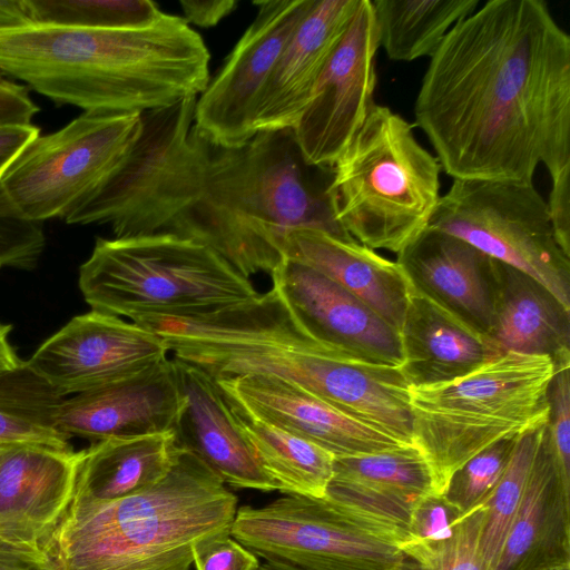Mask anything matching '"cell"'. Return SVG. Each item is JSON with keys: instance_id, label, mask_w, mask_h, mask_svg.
Segmentation results:
<instances>
[{"instance_id": "obj_1", "label": "cell", "mask_w": 570, "mask_h": 570, "mask_svg": "<svg viewBox=\"0 0 570 570\" xmlns=\"http://www.w3.org/2000/svg\"><path fill=\"white\" fill-rule=\"evenodd\" d=\"M197 97L141 114L142 130L115 175L69 214L114 237L170 234L207 245L238 272L272 275L284 258L275 236L296 227L353 239L298 148L294 129L257 131L225 147L194 126Z\"/></svg>"}, {"instance_id": "obj_2", "label": "cell", "mask_w": 570, "mask_h": 570, "mask_svg": "<svg viewBox=\"0 0 570 570\" xmlns=\"http://www.w3.org/2000/svg\"><path fill=\"white\" fill-rule=\"evenodd\" d=\"M414 125L460 180L570 167V37L542 0H490L430 58Z\"/></svg>"}, {"instance_id": "obj_3", "label": "cell", "mask_w": 570, "mask_h": 570, "mask_svg": "<svg viewBox=\"0 0 570 570\" xmlns=\"http://www.w3.org/2000/svg\"><path fill=\"white\" fill-rule=\"evenodd\" d=\"M209 60L200 35L163 11L126 29L0 28V73L83 112L141 115L198 97L210 79Z\"/></svg>"}, {"instance_id": "obj_4", "label": "cell", "mask_w": 570, "mask_h": 570, "mask_svg": "<svg viewBox=\"0 0 570 570\" xmlns=\"http://www.w3.org/2000/svg\"><path fill=\"white\" fill-rule=\"evenodd\" d=\"M237 497L180 448L168 474L144 492L71 502L43 544L58 570H189L200 541L229 531Z\"/></svg>"}, {"instance_id": "obj_5", "label": "cell", "mask_w": 570, "mask_h": 570, "mask_svg": "<svg viewBox=\"0 0 570 570\" xmlns=\"http://www.w3.org/2000/svg\"><path fill=\"white\" fill-rule=\"evenodd\" d=\"M331 169L326 194L337 224L396 256L429 227L442 196L436 156L412 124L376 104Z\"/></svg>"}, {"instance_id": "obj_6", "label": "cell", "mask_w": 570, "mask_h": 570, "mask_svg": "<svg viewBox=\"0 0 570 570\" xmlns=\"http://www.w3.org/2000/svg\"><path fill=\"white\" fill-rule=\"evenodd\" d=\"M556 371L548 355L507 352L452 381L410 386L412 443L438 493L485 448L548 423Z\"/></svg>"}, {"instance_id": "obj_7", "label": "cell", "mask_w": 570, "mask_h": 570, "mask_svg": "<svg viewBox=\"0 0 570 570\" xmlns=\"http://www.w3.org/2000/svg\"><path fill=\"white\" fill-rule=\"evenodd\" d=\"M78 285L91 309L129 320L215 311L259 294L215 249L170 234L98 237Z\"/></svg>"}, {"instance_id": "obj_8", "label": "cell", "mask_w": 570, "mask_h": 570, "mask_svg": "<svg viewBox=\"0 0 570 570\" xmlns=\"http://www.w3.org/2000/svg\"><path fill=\"white\" fill-rule=\"evenodd\" d=\"M229 533L266 562L292 570H405L406 534L330 498L284 494L237 509Z\"/></svg>"}, {"instance_id": "obj_9", "label": "cell", "mask_w": 570, "mask_h": 570, "mask_svg": "<svg viewBox=\"0 0 570 570\" xmlns=\"http://www.w3.org/2000/svg\"><path fill=\"white\" fill-rule=\"evenodd\" d=\"M141 130L139 114L82 112L38 135L0 179V218L65 220L115 175Z\"/></svg>"}, {"instance_id": "obj_10", "label": "cell", "mask_w": 570, "mask_h": 570, "mask_svg": "<svg viewBox=\"0 0 570 570\" xmlns=\"http://www.w3.org/2000/svg\"><path fill=\"white\" fill-rule=\"evenodd\" d=\"M429 228L531 276L570 309V255L559 245L533 181L454 179Z\"/></svg>"}, {"instance_id": "obj_11", "label": "cell", "mask_w": 570, "mask_h": 570, "mask_svg": "<svg viewBox=\"0 0 570 570\" xmlns=\"http://www.w3.org/2000/svg\"><path fill=\"white\" fill-rule=\"evenodd\" d=\"M314 1H254L258 8L255 19L197 97L194 126L205 138L237 147L256 135L254 120L262 90Z\"/></svg>"}, {"instance_id": "obj_12", "label": "cell", "mask_w": 570, "mask_h": 570, "mask_svg": "<svg viewBox=\"0 0 570 570\" xmlns=\"http://www.w3.org/2000/svg\"><path fill=\"white\" fill-rule=\"evenodd\" d=\"M379 48L372 1L360 0L293 128L308 166L332 168L374 107Z\"/></svg>"}, {"instance_id": "obj_13", "label": "cell", "mask_w": 570, "mask_h": 570, "mask_svg": "<svg viewBox=\"0 0 570 570\" xmlns=\"http://www.w3.org/2000/svg\"><path fill=\"white\" fill-rule=\"evenodd\" d=\"M164 341L119 316L91 309L48 337L26 365L61 396L101 389L168 358Z\"/></svg>"}, {"instance_id": "obj_14", "label": "cell", "mask_w": 570, "mask_h": 570, "mask_svg": "<svg viewBox=\"0 0 570 570\" xmlns=\"http://www.w3.org/2000/svg\"><path fill=\"white\" fill-rule=\"evenodd\" d=\"M271 277L295 317L316 340L364 360L402 364L399 332L328 277L285 258Z\"/></svg>"}, {"instance_id": "obj_15", "label": "cell", "mask_w": 570, "mask_h": 570, "mask_svg": "<svg viewBox=\"0 0 570 570\" xmlns=\"http://www.w3.org/2000/svg\"><path fill=\"white\" fill-rule=\"evenodd\" d=\"M185 405L171 358L121 382L67 396L56 425L91 442L174 431Z\"/></svg>"}, {"instance_id": "obj_16", "label": "cell", "mask_w": 570, "mask_h": 570, "mask_svg": "<svg viewBox=\"0 0 570 570\" xmlns=\"http://www.w3.org/2000/svg\"><path fill=\"white\" fill-rule=\"evenodd\" d=\"M215 381L230 407L283 428L335 458L407 445L355 421L316 395L283 380L244 374Z\"/></svg>"}, {"instance_id": "obj_17", "label": "cell", "mask_w": 570, "mask_h": 570, "mask_svg": "<svg viewBox=\"0 0 570 570\" xmlns=\"http://www.w3.org/2000/svg\"><path fill=\"white\" fill-rule=\"evenodd\" d=\"M81 450L0 445V538L41 546L75 494Z\"/></svg>"}, {"instance_id": "obj_18", "label": "cell", "mask_w": 570, "mask_h": 570, "mask_svg": "<svg viewBox=\"0 0 570 570\" xmlns=\"http://www.w3.org/2000/svg\"><path fill=\"white\" fill-rule=\"evenodd\" d=\"M171 361L185 397L174 430L178 446L195 454L225 484L281 491L262 468L216 381L195 365Z\"/></svg>"}, {"instance_id": "obj_19", "label": "cell", "mask_w": 570, "mask_h": 570, "mask_svg": "<svg viewBox=\"0 0 570 570\" xmlns=\"http://www.w3.org/2000/svg\"><path fill=\"white\" fill-rule=\"evenodd\" d=\"M274 246L283 258L317 271L355 295L400 334L411 283L396 261L354 239L311 227L283 232Z\"/></svg>"}, {"instance_id": "obj_20", "label": "cell", "mask_w": 570, "mask_h": 570, "mask_svg": "<svg viewBox=\"0 0 570 570\" xmlns=\"http://www.w3.org/2000/svg\"><path fill=\"white\" fill-rule=\"evenodd\" d=\"M360 0H315L282 51L256 109L255 131L294 128Z\"/></svg>"}, {"instance_id": "obj_21", "label": "cell", "mask_w": 570, "mask_h": 570, "mask_svg": "<svg viewBox=\"0 0 570 570\" xmlns=\"http://www.w3.org/2000/svg\"><path fill=\"white\" fill-rule=\"evenodd\" d=\"M396 262L414 287L489 336L495 259L459 237L428 227Z\"/></svg>"}, {"instance_id": "obj_22", "label": "cell", "mask_w": 570, "mask_h": 570, "mask_svg": "<svg viewBox=\"0 0 570 570\" xmlns=\"http://www.w3.org/2000/svg\"><path fill=\"white\" fill-rule=\"evenodd\" d=\"M400 340V368L410 386L452 381L504 354L491 337L412 283Z\"/></svg>"}, {"instance_id": "obj_23", "label": "cell", "mask_w": 570, "mask_h": 570, "mask_svg": "<svg viewBox=\"0 0 570 570\" xmlns=\"http://www.w3.org/2000/svg\"><path fill=\"white\" fill-rule=\"evenodd\" d=\"M563 567H570V491L559 476L546 424L494 570Z\"/></svg>"}, {"instance_id": "obj_24", "label": "cell", "mask_w": 570, "mask_h": 570, "mask_svg": "<svg viewBox=\"0 0 570 570\" xmlns=\"http://www.w3.org/2000/svg\"><path fill=\"white\" fill-rule=\"evenodd\" d=\"M430 493H438L431 469L420 450L407 444L334 458L325 497L371 513L406 534L412 509Z\"/></svg>"}, {"instance_id": "obj_25", "label": "cell", "mask_w": 570, "mask_h": 570, "mask_svg": "<svg viewBox=\"0 0 570 570\" xmlns=\"http://www.w3.org/2000/svg\"><path fill=\"white\" fill-rule=\"evenodd\" d=\"M489 333L502 353L570 357V309L531 276L495 261Z\"/></svg>"}, {"instance_id": "obj_26", "label": "cell", "mask_w": 570, "mask_h": 570, "mask_svg": "<svg viewBox=\"0 0 570 570\" xmlns=\"http://www.w3.org/2000/svg\"><path fill=\"white\" fill-rule=\"evenodd\" d=\"M179 451L174 431L91 442L81 450L71 502L104 503L149 490L168 474Z\"/></svg>"}, {"instance_id": "obj_27", "label": "cell", "mask_w": 570, "mask_h": 570, "mask_svg": "<svg viewBox=\"0 0 570 570\" xmlns=\"http://www.w3.org/2000/svg\"><path fill=\"white\" fill-rule=\"evenodd\" d=\"M230 409L262 468L282 493L325 497L333 475L332 453L283 428Z\"/></svg>"}, {"instance_id": "obj_28", "label": "cell", "mask_w": 570, "mask_h": 570, "mask_svg": "<svg viewBox=\"0 0 570 570\" xmlns=\"http://www.w3.org/2000/svg\"><path fill=\"white\" fill-rule=\"evenodd\" d=\"M479 4V0H374L379 46L394 61L431 58L448 32Z\"/></svg>"}, {"instance_id": "obj_29", "label": "cell", "mask_w": 570, "mask_h": 570, "mask_svg": "<svg viewBox=\"0 0 570 570\" xmlns=\"http://www.w3.org/2000/svg\"><path fill=\"white\" fill-rule=\"evenodd\" d=\"M65 396L57 393L23 361L0 376V445L40 444L72 449L69 436L56 425L57 410Z\"/></svg>"}, {"instance_id": "obj_30", "label": "cell", "mask_w": 570, "mask_h": 570, "mask_svg": "<svg viewBox=\"0 0 570 570\" xmlns=\"http://www.w3.org/2000/svg\"><path fill=\"white\" fill-rule=\"evenodd\" d=\"M544 426L517 438L500 481L482 505L481 548L490 570H494L497 567L505 537L521 503Z\"/></svg>"}, {"instance_id": "obj_31", "label": "cell", "mask_w": 570, "mask_h": 570, "mask_svg": "<svg viewBox=\"0 0 570 570\" xmlns=\"http://www.w3.org/2000/svg\"><path fill=\"white\" fill-rule=\"evenodd\" d=\"M30 22L90 29L151 23L161 13L150 0H23Z\"/></svg>"}, {"instance_id": "obj_32", "label": "cell", "mask_w": 570, "mask_h": 570, "mask_svg": "<svg viewBox=\"0 0 570 570\" xmlns=\"http://www.w3.org/2000/svg\"><path fill=\"white\" fill-rule=\"evenodd\" d=\"M482 505L464 514L444 540L403 542L407 566L412 570H490L481 548Z\"/></svg>"}, {"instance_id": "obj_33", "label": "cell", "mask_w": 570, "mask_h": 570, "mask_svg": "<svg viewBox=\"0 0 570 570\" xmlns=\"http://www.w3.org/2000/svg\"><path fill=\"white\" fill-rule=\"evenodd\" d=\"M515 440L491 444L452 474L442 494L463 515L489 499L505 470Z\"/></svg>"}, {"instance_id": "obj_34", "label": "cell", "mask_w": 570, "mask_h": 570, "mask_svg": "<svg viewBox=\"0 0 570 570\" xmlns=\"http://www.w3.org/2000/svg\"><path fill=\"white\" fill-rule=\"evenodd\" d=\"M547 438L562 484L570 491V357L556 363Z\"/></svg>"}, {"instance_id": "obj_35", "label": "cell", "mask_w": 570, "mask_h": 570, "mask_svg": "<svg viewBox=\"0 0 570 570\" xmlns=\"http://www.w3.org/2000/svg\"><path fill=\"white\" fill-rule=\"evenodd\" d=\"M45 246L42 224L0 218V267L31 271Z\"/></svg>"}, {"instance_id": "obj_36", "label": "cell", "mask_w": 570, "mask_h": 570, "mask_svg": "<svg viewBox=\"0 0 570 570\" xmlns=\"http://www.w3.org/2000/svg\"><path fill=\"white\" fill-rule=\"evenodd\" d=\"M463 514L441 493H430L412 509L406 541L434 542L449 538Z\"/></svg>"}, {"instance_id": "obj_37", "label": "cell", "mask_w": 570, "mask_h": 570, "mask_svg": "<svg viewBox=\"0 0 570 570\" xmlns=\"http://www.w3.org/2000/svg\"><path fill=\"white\" fill-rule=\"evenodd\" d=\"M193 564L195 570H258L261 562L254 552L226 531L197 543Z\"/></svg>"}, {"instance_id": "obj_38", "label": "cell", "mask_w": 570, "mask_h": 570, "mask_svg": "<svg viewBox=\"0 0 570 570\" xmlns=\"http://www.w3.org/2000/svg\"><path fill=\"white\" fill-rule=\"evenodd\" d=\"M547 206L556 238L570 255V167L551 178Z\"/></svg>"}, {"instance_id": "obj_39", "label": "cell", "mask_w": 570, "mask_h": 570, "mask_svg": "<svg viewBox=\"0 0 570 570\" xmlns=\"http://www.w3.org/2000/svg\"><path fill=\"white\" fill-rule=\"evenodd\" d=\"M38 111L28 88L0 73V124H31Z\"/></svg>"}, {"instance_id": "obj_40", "label": "cell", "mask_w": 570, "mask_h": 570, "mask_svg": "<svg viewBox=\"0 0 570 570\" xmlns=\"http://www.w3.org/2000/svg\"><path fill=\"white\" fill-rule=\"evenodd\" d=\"M0 570H58V567L43 547L0 538Z\"/></svg>"}, {"instance_id": "obj_41", "label": "cell", "mask_w": 570, "mask_h": 570, "mask_svg": "<svg viewBox=\"0 0 570 570\" xmlns=\"http://www.w3.org/2000/svg\"><path fill=\"white\" fill-rule=\"evenodd\" d=\"M184 19L202 28L216 26L237 7L235 0H180Z\"/></svg>"}, {"instance_id": "obj_42", "label": "cell", "mask_w": 570, "mask_h": 570, "mask_svg": "<svg viewBox=\"0 0 570 570\" xmlns=\"http://www.w3.org/2000/svg\"><path fill=\"white\" fill-rule=\"evenodd\" d=\"M38 135L35 124H0V179L20 151Z\"/></svg>"}, {"instance_id": "obj_43", "label": "cell", "mask_w": 570, "mask_h": 570, "mask_svg": "<svg viewBox=\"0 0 570 570\" xmlns=\"http://www.w3.org/2000/svg\"><path fill=\"white\" fill-rule=\"evenodd\" d=\"M11 330V325L0 323V376L13 372L23 363L9 341Z\"/></svg>"}, {"instance_id": "obj_44", "label": "cell", "mask_w": 570, "mask_h": 570, "mask_svg": "<svg viewBox=\"0 0 570 570\" xmlns=\"http://www.w3.org/2000/svg\"><path fill=\"white\" fill-rule=\"evenodd\" d=\"M30 22L23 0H0V28Z\"/></svg>"}, {"instance_id": "obj_45", "label": "cell", "mask_w": 570, "mask_h": 570, "mask_svg": "<svg viewBox=\"0 0 570 570\" xmlns=\"http://www.w3.org/2000/svg\"><path fill=\"white\" fill-rule=\"evenodd\" d=\"M258 570H292V569L283 567V566H278L275 563H271V562H265L259 566Z\"/></svg>"}, {"instance_id": "obj_46", "label": "cell", "mask_w": 570, "mask_h": 570, "mask_svg": "<svg viewBox=\"0 0 570 570\" xmlns=\"http://www.w3.org/2000/svg\"><path fill=\"white\" fill-rule=\"evenodd\" d=\"M552 570H570V567L557 568V569H552Z\"/></svg>"}]
</instances>
